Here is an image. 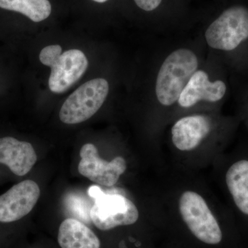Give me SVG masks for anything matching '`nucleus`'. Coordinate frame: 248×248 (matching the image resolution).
Instances as JSON below:
<instances>
[{
  "instance_id": "nucleus-1",
  "label": "nucleus",
  "mask_w": 248,
  "mask_h": 248,
  "mask_svg": "<svg viewBox=\"0 0 248 248\" xmlns=\"http://www.w3.org/2000/svg\"><path fill=\"white\" fill-rule=\"evenodd\" d=\"M199 66L197 55L187 48H179L165 59L156 80L155 93L161 105L170 107L181 93Z\"/></svg>"
},
{
  "instance_id": "nucleus-2",
  "label": "nucleus",
  "mask_w": 248,
  "mask_h": 248,
  "mask_svg": "<svg viewBox=\"0 0 248 248\" xmlns=\"http://www.w3.org/2000/svg\"><path fill=\"white\" fill-rule=\"evenodd\" d=\"M209 46L232 51L248 40V4L235 2L224 8L205 32Z\"/></svg>"
},
{
  "instance_id": "nucleus-3",
  "label": "nucleus",
  "mask_w": 248,
  "mask_h": 248,
  "mask_svg": "<svg viewBox=\"0 0 248 248\" xmlns=\"http://www.w3.org/2000/svg\"><path fill=\"white\" fill-rule=\"evenodd\" d=\"M62 51L60 45H50L42 49L40 54V62L51 68L48 86L55 93L65 92L76 84L89 66L87 58L81 50Z\"/></svg>"
},
{
  "instance_id": "nucleus-4",
  "label": "nucleus",
  "mask_w": 248,
  "mask_h": 248,
  "mask_svg": "<svg viewBox=\"0 0 248 248\" xmlns=\"http://www.w3.org/2000/svg\"><path fill=\"white\" fill-rule=\"evenodd\" d=\"M89 195L94 199L90 217L98 229L110 231L116 227L129 226L138 221V208L124 196L105 193L97 186H91Z\"/></svg>"
},
{
  "instance_id": "nucleus-5",
  "label": "nucleus",
  "mask_w": 248,
  "mask_h": 248,
  "mask_svg": "<svg viewBox=\"0 0 248 248\" xmlns=\"http://www.w3.org/2000/svg\"><path fill=\"white\" fill-rule=\"evenodd\" d=\"M179 211L183 220L197 239L210 245L221 242V226L202 196L193 191L184 192L179 200Z\"/></svg>"
},
{
  "instance_id": "nucleus-6",
  "label": "nucleus",
  "mask_w": 248,
  "mask_h": 248,
  "mask_svg": "<svg viewBox=\"0 0 248 248\" xmlns=\"http://www.w3.org/2000/svg\"><path fill=\"white\" fill-rule=\"evenodd\" d=\"M108 92L107 80H90L67 98L60 109V120L66 124H77L89 120L102 107Z\"/></svg>"
},
{
  "instance_id": "nucleus-7",
  "label": "nucleus",
  "mask_w": 248,
  "mask_h": 248,
  "mask_svg": "<svg viewBox=\"0 0 248 248\" xmlns=\"http://www.w3.org/2000/svg\"><path fill=\"white\" fill-rule=\"evenodd\" d=\"M40 196L37 183L22 181L0 195V223L11 224L20 221L32 211Z\"/></svg>"
},
{
  "instance_id": "nucleus-8",
  "label": "nucleus",
  "mask_w": 248,
  "mask_h": 248,
  "mask_svg": "<svg viewBox=\"0 0 248 248\" xmlns=\"http://www.w3.org/2000/svg\"><path fill=\"white\" fill-rule=\"evenodd\" d=\"M78 171L81 175L100 185L110 187L118 182L126 170L127 164L122 156L110 161L101 159L96 146L92 143L84 145L80 151Z\"/></svg>"
},
{
  "instance_id": "nucleus-9",
  "label": "nucleus",
  "mask_w": 248,
  "mask_h": 248,
  "mask_svg": "<svg viewBox=\"0 0 248 248\" xmlns=\"http://www.w3.org/2000/svg\"><path fill=\"white\" fill-rule=\"evenodd\" d=\"M37 154L31 143L14 137L0 138V168L16 177H24L36 164Z\"/></svg>"
},
{
  "instance_id": "nucleus-10",
  "label": "nucleus",
  "mask_w": 248,
  "mask_h": 248,
  "mask_svg": "<svg viewBox=\"0 0 248 248\" xmlns=\"http://www.w3.org/2000/svg\"><path fill=\"white\" fill-rule=\"evenodd\" d=\"M226 91V85L223 81H210L205 72L197 71L183 90L177 102L184 108L192 107L201 101L215 103L223 99Z\"/></svg>"
},
{
  "instance_id": "nucleus-11",
  "label": "nucleus",
  "mask_w": 248,
  "mask_h": 248,
  "mask_svg": "<svg viewBox=\"0 0 248 248\" xmlns=\"http://www.w3.org/2000/svg\"><path fill=\"white\" fill-rule=\"evenodd\" d=\"M211 129V121L206 116L183 117L174 124L171 130L173 143L179 151H192L208 136Z\"/></svg>"
},
{
  "instance_id": "nucleus-12",
  "label": "nucleus",
  "mask_w": 248,
  "mask_h": 248,
  "mask_svg": "<svg viewBox=\"0 0 248 248\" xmlns=\"http://www.w3.org/2000/svg\"><path fill=\"white\" fill-rule=\"evenodd\" d=\"M232 161L225 172V184L235 208L248 218V153Z\"/></svg>"
},
{
  "instance_id": "nucleus-13",
  "label": "nucleus",
  "mask_w": 248,
  "mask_h": 248,
  "mask_svg": "<svg viewBox=\"0 0 248 248\" xmlns=\"http://www.w3.org/2000/svg\"><path fill=\"white\" fill-rule=\"evenodd\" d=\"M58 243L62 248H100V241L82 222L68 218L59 228Z\"/></svg>"
},
{
  "instance_id": "nucleus-14",
  "label": "nucleus",
  "mask_w": 248,
  "mask_h": 248,
  "mask_svg": "<svg viewBox=\"0 0 248 248\" xmlns=\"http://www.w3.org/2000/svg\"><path fill=\"white\" fill-rule=\"evenodd\" d=\"M0 9L17 13L34 22L45 20L51 14L49 0H0Z\"/></svg>"
},
{
  "instance_id": "nucleus-15",
  "label": "nucleus",
  "mask_w": 248,
  "mask_h": 248,
  "mask_svg": "<svg viewBox=\"0 0 248 248\" xmlns=\"http://www.w3.org/2000/svg\"><path fill=\"white\" fill-rule=\"evenodd\" d=\"M139 9L146 13L155 12L161 7L164 0H133Z\"/></svg>"
},
{
  "instance_id": "nucleus-16",
  "label": "nucleus",
  "mask_w": 248,
  "mask_h": 248,
  "mask_svg": "<svg viewBox=\"0 0 248 248\" xmlns=\"http://www.w3.org/2000/svg\"><path fill=\"white\" fill-rule=\"evenodd\" d=\"M92 1H95V2L100 3V4H102V3L107 2V1H108V0H92Z\"/></svg>"
}]
</instances>
